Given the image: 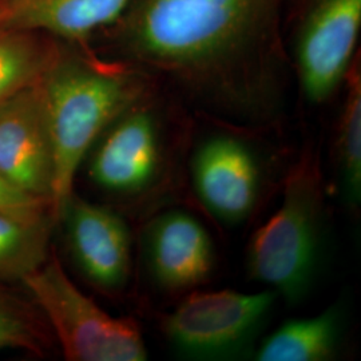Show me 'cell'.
Masks as SVG:
<instances>
[{
	"label": "cell",
	"mask_w": 361,
	"mask_h": 361,
	"mask_svg": "<svg viewBox=\"0 0 361 361\" xmlns=\"http://www.w3.org/2000/svg\"><path fill=\"white\" fill-rule=\"evenodd\" d=\"M162 161L164 150L155 119L137 110L113 122L91 155L89 174L106 192L130 195L153 185Z\"/></svg>",
	"instance_id": "obj_8"
},
{
	"label": "cell",
	"mask_w": 361,
	"mask_h": 361,
	"mask_svg": "<svg viewBox=\"0 0 361 361\" xmlns=\"http://www.w3.org/2000/svg\"><path fill=\"white\" fill-rule=\"evenodd\" d=\"M71 253L92 284L114 290L126 284L131 238L126 222L109 207L75 198L62 213Z\"/></svg>",
	"instance_id": "obj_9"
},
{
	"label": "cell",
	"mask_w": 361,
	"mask_h": 361,
	"mask_svg": "<svg viewBox=\"0 0 361 361\" xmlns=\"http://www.w3.org/2000/svg\"><path fill=\"white\" fill-rule=\"evenodd\" d=\"M194 188L204 205L229 224L241 222L257 201L259 170L245 143L214 137L202 143L193 159Z\"/></svg>",
	"instance_id": "obj_10"
},
{
	"label": "cell",
	"mask_w": 361,
	"mask_h": 361,
	"mask_svg": "<svg viewBox=\"0 0 361 361\" xmlns=\"http://www.w3.org/2000/svg\"><path fill=\"white\" fill-rule=\"evenodd\" d=\"M47 62L20 31L0 28V104L35 83Z\"/></svg>",
	"instance_id": "obj_16"
},
{
	"label": "cell",
	"mask_w": 361,
	"mask_h": 361,
	"mask_svg": "<svg viewBox=\"0 0 361 361\" xmlns=\"http://www.w3.org/2000/svg\"><path fill=\"white\" fill-rule=\"evenodd\" d=\"M277 295L219 290L185 298L164 324L171 345L193 359H226L250 345Z\"/></svg>",
	"instance_id": "obj_5"
},
{
	"label": "cell",
	"mask_w": 361,
	"mask_h": 361,
	"mask_svg": "<svg viewBox=\"0 0 361 361\" xmlns=\"http://www.w3.org/2000/svg\"><path fill=\"white\" fill-rule=\"evenodd\" d=\"M361 0H316L297 40L298 77L312 104L325 102L348 75L360 35Z\"/></svg>",
	"instance_id": "obj_6"
},
{
	"label": "cell",
	"mask_w": 361,
	"mask_h": 361,
	"mask_svg": "<svg viewBox=\"0 0 361 361\" xmlns=\"http://www.w3.org/2000/svg\"><path fill=\"white\" fill-rule=\"evenodd\" d=\"M323 233V177L310 153L290 170L277 212L252 237L247 255L252 277L289 302L301 300L319 267Z\"/></svg>",
	"instance_id": "obj_3"
},
{
	"label": "cell",
	"mask_w": 361,
	"mask_h": 361,
	"mask_svg": "<svg viewBox=\"0 0 361 361\" xmlns=\"http://www.w3.org/2000/svg\"><path fill=\"white\" fill-rule=\"evenodd\" d=\"M146 250L157 283L170 290L204 283L214 265V247L204 225L185 212H169L147 231Z\"/></svg>",
	"instance_id": "obj_11"
},
{
	"label": "cell",
	"mask_w": 361,
	"mask_h": 361,
	"mask_svg": "<svg viewBox=\"0 0 361 361\" xmlns=\"http://www.w3.org/2000/svg\"><path fill=\"white\" fill-rule=\"evenodd\" d=\"M341 335L336 307L313 317L290 320L268 336L258 349L261 361H324L335 356Z\"/></svg>",
	"instance_id": "obj_13"
},
{
	"label": "cell",
	"mask_w": 361,
	"mask_h": 361,
	"mask_svg": "<svg viewBox=\"0 0 361 361\" xmlns=\"http://www.w3.org/2000/svg\"><path fill=\"white\" fill-rule=\"evenodd\" d=\"M39 87L52 150L50 213L61 221L85 157L142 87L130 74L78 58L50 59Z\"/></svg>",
	"instance_id": "obj_2"
},
{
	"label": "cell",
	"mask_w": 361,
	"mask_h": 361,
	"mask_svg": "<svg viewBox=\"0 0 361 361\" xmlns=\"http://www.w3.org/2000/svg\"><path fill=\"white\" fill-rule=\"evenodd\" d=\"M281 0H141L129 42L146 63L219 104L257 111L269 99Z\"/></svg>",
	"instance_id": "obj_1"
},
{
	"label": "cell",
	"mask_w": 361,
	"mask_h": 361,
	"mask_svg": "<svg viewBox=\"0 0 361 361\" xmlns=\"http://www.w3.org/2000/svg\"><path fill=\"white\" fill-rule=\"evenodd\" d=\"M40 334L32 317L20 304L0 295V350L25 349L40 352Z\"/></svg>",
	"instance_id": "obj_17"
},
{
	"label": "cell",
	"mask_w": 361,
	"mask_h": 361,
	"mask_svg": "<svg viewBox=\"0 0 361 361\" xmlns=\"http://www.w3.org/2000/svg\"><path fill=\"white\" fill-rule=\"evenodd\" d=\"M22 283L49 320L67 360H146L137 324L111 316L79 290L58 258H47Z\"/></svg>",
	"instance_id": "obj_4"
},
{
	"label": "cell",
	"mask_w": 361,
	"mask_h": 361,
	"mask_svg": "<svg viewBox=\"0 0 361 361\" xmlns=\"http://www.w3.org/2000/svg\"><path fill=\"white\" fill-rule=\"evenodd\" d=\"M130 0H0V28L42 30L70 40L87 38L116 20Z\"/></svg>",
	"instance_id": "obj_12"
},
{
	"label": "cell",
	"mask_w": 361,
	"mask_h": 361,
	"mask_svg": "<svg viewBox=\"0 0 361 361\" xmlns=\"http://www.w3.org/2000/svg\"><path fill=\"white\" fill-rule=\"evenodd\" d=\"M51 221L50 213H0V280L22 281L46 262Z\"/></svg>",
	"instance_id": "obj_14"
},
{
	"label": "cell",
	"mask_w": 361,
	"mask_h": 361,
	"mask_svg": "<svg viewBox=\"0 0 361 361\" xmlns=\"http://www.w3.org/2000/svg\"><path fill=\"white\" fill-rule=\"evenodd\" d=\"M0 174L50 202L51 142L39 79L0 104Z\"/></svg>",
	"instance_id": "obj_7"
},
{
	"label": "cell",
	"mask_w": 361,
	"mask_h": 361,
	"mask_svg": "<svg viewBox=\"0 0 361 361\" xmlns=\"http://www.w3.org/2000/svg\"><path fill=\"white\" fill-rule=\"evenodd\" d=\"M0 213L20 216L50 213V202L28 193L13 180L0 174Z\"/></svg>",
	"instance_id": "obj_18"
},
{
	"label": "cell",
	"mask_w": 361,
	"mask_h": 361,
	"mask_svg": "<svg viewBox=\"0 0 361 361\" xmlns=\"http://www.w3.org/2000/svg\"><path fill=\"white\" fill-rule=\"evenodd\" d=\"M348 75L347 101L337 137V162L343 195L355 207L361 198V82L355 68Z\"/></svg>",
	"instance_id": "obj_15"
}]
</instances>
